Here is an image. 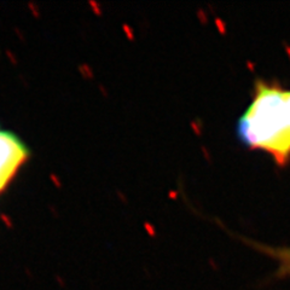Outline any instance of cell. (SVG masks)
I'll return each instance as SVG.
<instances>
[{"label":"cell","instance_id":"cell-1","mask_svg":"<svg viewBox=\"0 0 290 290\" xmlns=\"http://www.w3.org/2000/svg\"><path fill=\"white\" fill-rule=\"evenodd\" d=\"M238 131L247 145L284 164L290 159V89L259 82Z\"/></svg>","mask_w":290,"mask_h":290},{"label":"cell","instance_id":"cell-2","mask_svg":"<svg viewBox=\"0 0 290 290\" xmlns=\"http://www.w3.org/2000/svg\"><path fill=\"white\" fill-rule=\"evenodd\" d=\"M28 149L22 140L0 128V192L27 160Z\"/></svg>","mask_w":290,"mask_h":290}]
</instances>
